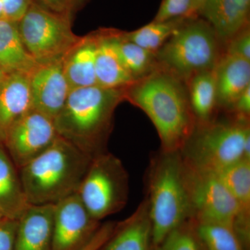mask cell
<instances>
[{"label": "cell", "mask_w": 250, "mask_h": 250, "mask_svg": "<svg viewBox=\"0 0 250 250\" xmlns=\"http://www.w3.org/2000/svg\"><path fill=\"white\" fill-rule=\"evenodd\" d=\"M125 100L150 119L164 152H180L196 126L185 83L159 65L125 88Z\"/></svg>", "instance_id": "6da1fadb"}, {"label": "cell", "mask_w": 250, "mask_h": 250, "mask_svg": "<svg viewBox=\"0 0 250 250\" xmlns=\"http://www.w3.org/2000/svg\"><path fill=\"white\" fill-rule=\"evenodd\" d=\"M124 100L125 88L95 85L70 90L54 119L57 134L92 158L106 152L115 111Z\"/></svg>", "instance_id": "7a4b0ae2"}, {"label": "cell", "mask_w": 250, "mask_h": 250, "mask_svg": "<svg viewBox=\"0 0 250 250\" xmlns=\"http://www.w3.org/2000/svg\"><path fill=\"white\" fill-rule=\"evenodd\" d=\"M154 248L174 228L192 218L187 170L179 152L160 150L152 156L145 177Z\"/></svg>", "instance_id": "3957f363"}, {"label": "cell", "mask_w": 250, "mask_h": 250, "mask_svg": "<svg viewBox=\"0 0 250 250\" xmlns=\"http://www.w3.org/2000/svg\"><path fill=\"white\" fill-rule=\"evenodd\" d=\"M93 158L61 136L20 170L31 205H54L77 193Z\"/></svg>", "instance_id": "277c9868"}, {"label": "cell", "mask_w": 250, "mask_h": 250, "mask_svg": "<svg viewBox=\"0 0 250 250\" xmlns=\"http://www.w3.org/2000/svg\"><path fill=\"white\" fill-rule=\"evenodd\" d=\"M181 155L193 170L218 173L242 159L250 160V120L231 119L196 124Z\"/></svg>", "instance_id": "5b68a950"}, {"label": "cell", "mask_w": 250, "mask_h": 250, "mask_svg": "<svg viewBox=\"0 0 250 250\" xmlns=\"http://www.w3.org/2000/svg\"><path fill=\"white\" fill-rule=\"evenodd\" d=\"M220 42L205 20L187 18L156 52L158 65L185 83L199 72L215 68L223 55Z\"/></svg>", "instance_id": "8992f818"}, {"label": "cell", "mask_w": 250, "mask_h": 250, "mask_svg": "<svg viewBox=\"0 0 250 250\" xmlns=\"http://www.w3.org/2000/svg\"><path fill=\"white\" fill-rule=\"evenodd\" d=\"M129 190L123 162L106 151L92 159L77 194L92 218L100 222L124 208Z\"/></svg>", "instance_id": "52a82bcc"}, {"label": "cell", "mask_w": 250, "mask_h": 250, "mask_svg": "<svg viewBox=\"0 0 250 250\" xmlns=\"http://www.w3.org/2000/svg\"><path fill=\"white\" fill-rule=\"evenodd\" d=\"M72 18L45 9L33 0L18 22L23 43L36 62L62 59L81 37L74 34Z\"/></svg>", "instance_id": "ba28073f"}, {"label": "cell", "mask_w": 250, "mask_h": 250, "mask_svg": "<svg viewBox=\"0 0 250 250\" xmlns=\"http://www.w3.org/2000/svg\"><path fill=\"white\" fill-rule=\"evenodd\" d=\"M185 166L192 218L197 223L220 224L233 228L238 205L218 174Z\"/></svg>", "instance_id": "9c48e42d"}, {"label": "cell", "mask_w": 250, "mask_h": 250, "mask_svg": "<svg viewBox=\"0 0 250 250\" xmlns=\"http://www.w3.org/2000/svg\"><path fill=\"white\" fill-rule=\"evenodd\" d=\"M54 121L31 108L15 123L3 146L18 169L43 152L58 137Z\"/></svg>", "instance_id": "30bf717a"}, {"label": "cell", "mask_w": 250, "mask_h": 250, "mask_svg": "<svg viewBox=\"0 0 250 250\" xmlns=\"http://www.w3.org/2000/svg\"><path fill=\"white\" fill-rule=\"evenodd\" d=\"M75 193L54 204L53 250H79L100 228Z\"/></svg>", "instance_id": "8fae6325"}, {"label": "cell", "mask_w": 250, "mask_h": 250, "mask_svg": "<svg viewBox=\"0 0 250 250\" xmlns=\"http://www.w3.org/2000/svg\"><path fill=\"white\" fill-rule=\"evenodd\" d=\"M62 59L39 62L28 75L31 107L53 121L62 111L70 91Z\"/></svg>", "instance_id": "7c38bea8"}, {"label": "cell", "mask_w": 250, "mask_h": 250, "mask_svg": "<svg viewBox=\"0 0 250 250\" xmlns=\"http://www.w3.org/2000/svg\"><path fill=\"white\" fill-rule=\"evenodd\" d=\"M118 31L105 29L96 32L97 85L109 89H121L136 82L126 70L117 49L116 36Z\"/></svg>", "instance_id": "4fadbf2b"}, {"label": "cell", "mask_w": 250, "mask_h": 250, "mask_svg": "<svg viewBox=\"0 0 250 250\" xmlns=\"http://www.w3.org/2000/svg\"><path fill=\"white\" fill-rule=\"evenodd\" d=\"M250 0H207L200 17L213 28L220 42L226 45L250 27Z\"/></svg>", "instance_id": "5bb4252c"}, {"label": "cell", "mask_w": 250, "mask_h": 250, "mask_svg": "<svg viewBox=\"0 0 250 250\" xmlns=\"http://www.w3.org/2000/svg\"><path fill=\"white\" fill-rule=\"evenodd\" d=\"M217 174L238 205L233 231L246 250H250V160L242 159Z\"/></svg>", "instance_id": "9a60e30c"}, {"label": "cell", "mask_w": 250, "mask_h": 250, "mask_svg": "<svg viewBox=\"0 0 250 250\" xmlns=\"http://www.w3.org/2000/svg\"><path fill=\"white\" fill-rule=\"evenodd\" d=\"M54 205H31L18 220L14 250H53Z\"/></svg>", "instance_id": "2e32d148"}, {"label": "cell", "mask_w": 250, "mask_h": 250, "mask_svg": "<svg viewBox=\"0 0 250 250\" xmlns=\"http://www.w3.org/2000/svg\"><path fill=\"white\" fill-rule=\"evenodd\" d=\"M152 228L143 200L134 213L120 223L99 250H154Z\"/></svg>", "instance_id": "e0dca14e"}, {"label": "cell", "mask_w": 250, "mask_h": 250, "mask_svg": "<svg viewBox=\"0 0 250 250\" xmlns=\"http://www.w3.org/2000/svg\"><path fill=\"white\" fill-rule=\"evenodd\" d=\"M213 72L218 107L231 111L240 95L250 86V61L224 53Z\"/></svg>", "instance_id": "ac0fdd59"}, {"label": "cell", "mask_w": 250, "mask_h": 250, "mask_svg": "<svg viewBox=\"0 0 250 250\" xmlns=\"http://www.w3.org/2000/svg\"><path fill=\"white\" fill-rule=\"evenodd\" d=\"M31 107L28 75H6L0 82V144L16 122Z\"/></svg>", "instance_id": "d6986e66"}, {"label": "cell", "mask_w": 250, "mask_h": 250, "mask_svg": "<svg viewBox=\"0 0 250 250\" xmlns=\"http://www.w3.org/2000/svg\"><path fill=\"white\" fill-rule=\"evenodd\" d=\"M97 34L81 37L62 57V69L70 90L97 85Z\"/></svg>", "instance_id": "ffe728a7"}, {"label": "cell", "mask_w": 250, "mask_h": 250, "mask_svg": "<svg viewBox=\"0 0 250 250\" xmlns=\"http://www.w3.org/2000/svg\"><path fill=\"white\" fill-rule=\"evenodd\" d=\"M30 206L17 167L0 144V213L5 218L18 220Z\"/></svg>", "instance_id": "44dd1931"}, {"label": "cell", "mask_w": 250, "mask_h": 250, "mask_svg": "<svg viewBox=\"0 0 250 250\" xmlns=\"http://www.w3.org/2000/svg\"><path fill=\"white\" fill-rule=\"evenodd\" d=\"M38 63L23 43L18 22L0 18V67L4 73L29 75Z\"/></svg>", "instance_id": "7402d4cb"}, {"label": "cell", "mask_w": 250, "mask_h": 250, "mask_svg": "<svg viewBox=\"0 0 250 250\" xmlns=\"http://www.w3.org/2000/svg\"><path fill=\"white\" fill-rule=\"evenodd\" d=\"M185 84L197 124L213 121L218 107L213 70L199 72L188 80Z\"/></svg>", "instance_id": "603a6c76"}, {"label": "cell", "mask_w": 250, "mask_h": 250, "mask_svg": "<svg viewBox=\"0 0 250 250\" xmlns=\"http://www.w3.org/2000/svg\"><path fill=\"white\" fill-rule=\"evenodd\" d=\"M116 45L122 62L135 80L147 76L157 67L156 53L126 40L122 31L117 33Z\"/></svg>", "instance_id": "cb8c5ba5"}, {"label": "cell", "mask_w": 250, "mask_h": 250, "mask_svg": "<svg viewBox=\"0 0 250 250\" xmlns=\"http://www.w3.org/2000/svg\"><path fill=\"white\" fill-rule=\"evenodd\" d=\"M187 18H179L163 22H152L131 31L123 32L126 40L143 48L156 53L182 26Z\"/></svg>", "instance_id": "d4e9b609"}, {"label": "cell", "mask_w": 250, "mask_h": 250, "mask_svg": "<svg viewBox=\"0 0 250 250\" xmlns=\"http://www.w3.org/2000/svg\"><path fill=\"white\" fill-rule=\"evenodd\" d=\"M196 223L205 250H246L231 227L220 224Z\"/></svg>", "instance_id": "484cf974"}, {"label": "cell", "mask_w": 250, "mask_h": 250, "mask_svg": "<svg viewBox=\"0 0 250 250\" xmlns=\"http://www.w3.org/2000/svg\"><path fill=\"white\" fill-rule=\"evenodd\" d=\"M154 250H205L197 231L196 221L192 218L181 224Z\"/></svg>", "instance_id": "4316f807"}, {"label": "cell", "mask_w": 250, "mask_h": 250, "mask_svg": "<svg viewBox=\"0 0 250 250\" xmlns=\"http://www.w3.org/2000/svg\"><path fill=\"white\" fill-rule=\"evenodd\" d=\"M192 0H161L153 21L156 22L170 21L175 18L187 17Z\"/></svg>", "instance_id": "83f0119b"}, {"label": "cell", "mask_w": 250, "mask_h": 250, "mask_svg": "<svg viewBox=\"0 0 250 250\" xmlns=\"http://www.w3.org/2000/svg\"><path fill=\"white\" fill-rule=\"evenodd\" d=\"M49 11L71 17L88 2V0H34Z\"/></svg>", "instance_id": "f1b7e54d"}, {"label": "cell", "mask_w": 250, "mask_h": 250, "mask_svg": "<svg viewBox=\"0 0 250 250\" xmlns=\"http://www.w3.org/2000/svg\"><path fill=\"white\" fill-rule=\"evenodd\" d=\"M225 53L250 61V27L236 34L226 44Z\"/></svg>", "instance_id": "f546056e"}, {"label": "cell", "mask_w": 250, "mask_h": 250, "mask_svg": "<svg viewBox=\"0 0 250 250\" xmlns=\"http://www.w3.org/2000/svg\"><path fill=\"white\" fill-rule=\"evenodd\" d=\"M116 225L115 222H107L103 225L101 224L89 241L79 250H99L111 236Z\"/></svg>", "instance_id": "4dcf8cb0"}, {"label": "cell", "mask_w": 250, "mask_h": 250, "mask_svg": "<svg viewBox=\"0 0 250 250\" xmlns=\"http://www.w3.org/2000/svg\"><path fill=\"white\" fill-rule=\"evenodd\" d=\"M18 220L4 218L0 223V250H14Z\"/></svg>", "instance_id": "1f68e13d"}, {"label": "cell", "mask_w": 250, "mask_h": 250, "mask_svg": "<svg viewBox=\"0 0 250 250\" xmlns=\"http://www.w3.org/2000/svg\"><path fill=\"white\" fill-rule=\"evenodd\" d=\"M231 112H233L234 116L238 118L250 120V86L240 95Z\"/></svg>", "instance_id": "d6a6232c"}, {"label": "cell", "mask_w": 250, "mask_h": 250, "mask_svg": "<svg viewBox=\"0 0 250 250\" xmlns=\"http://www.w3.org/2000/svg\"><path fill=\"white\" fill-rule=\"evenodd\" d=\"M22 1L23 0H0V18H4L5 15L16 9Z\"/></svg>", "instance_id": "836d02e7"}, {"label": "cell", "mask_w": 250, "mask_h": 250, "mask_svg": "<svg viewBox=\"0 0 250 250\" xmlns=\"http://www.w3.org/2000/svg\"><path fill=\"white\" fill-rule=\"evenodd\" d=\"M207 0H192L190 10L187 15V18L200 17V11Z\"/></svg>", "instance_id": "e575fe53"}, {"label": "cell", "mask_w": 250, "mask_h": 250, "mask_svg": "<svg viewBox=\"0 0 250 250\" xmlns=\"http://www.w3.org/2000/svg\"><path fill=\"white\" fill-rule=\"evenodd\" d=\"M6 74L4 73V72L3 71L2 69L0 67V82L4 78V77L6 76Z\"/></svg>", "instance_id": "d590c367"}, {"label": "cell", "mask_w": 250, "mask_h": 250, "mask_svg": "<svg viewBox=\"0 0 250 250\" xmlns=\"http://www.w3.org/2000/svg\"><path fill=\"white\" fill-rule=\"evenodd\" d=\"M5 218H4V217H3V215L1 214V213H0V223H1V220H3V219H4Z\"/></svg>", "instance_id": "8d00e7d4"}]
</instances>
